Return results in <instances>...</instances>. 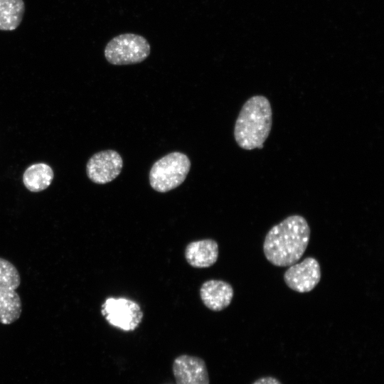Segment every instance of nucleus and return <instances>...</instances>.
<instances>
[{
    "label": "nucleus",
    "mask_w": 384,
    "mask_h": 384,
    "mask_svg": "<svg viewBox=\"0 0 384 384\" xmlns=\"http://www.w3.org/2000/svg\"><path fill=\"white\" fill-rule=\"evenodd\" d=\"M310 233L309 224L303 216H288L266 234L263 242L266 259L277 267H289L296 263L308 246Z\"/></svg>",
    "instance_id": "f257e3e1"
},
{
    "label": "nucleus",
    "mask_w": 384,
    "mask_h": 384,
    "mask_svg": "<svg viewBox=\"0 0 384 384\" xmlns=\"http://www.w3.org/2000/svg\"><path fill=\"white\" fill-rule=\"evenodd\" d=\"M272 108L268 99L255 95L242 107L236 119L234 137L243 149H261L272 127Z\"/></svg>",
    "instance_id": "f03ea898"
},
{
    "label": "nucleus",
    "mask_w": 384,
    "mask_h": 384,
    "mask_svg": "<svg viewBox=\"0 0 384 384\" xmlns=\"http://www.w3.org/2000/svg\"><path fill=\"white\" fill-rule=\"evenodd\" d=\"M190 168L191 161L185 154L169 153L153 164L149 172L150 185L157 192L171 191L184 181Z\"/></svg>",
    "instance_id": "7ed1b4c3"
},
{
    "label": "nucleus",
    "mask_w": 384,
    "mask_h": 384,
    "mask_svg": "<svg viewBox=\"0 0 384 384\" xmlns=\"http://www.w3.org/2000/svg\"><path fill=\"white\" fill-rule=\"evenodd\" d=\"M150 52V44L144 36L127 33L112 38L105 46L104 55L110 64L124 65L142 63Z\"/></svg>",
    "instance_id": "20e7f679"
},
{
    "label": "nucleus",
    "mask_w": 384,
    "mask_h": 384,
    "mask_svg": "<svg viewBox=\"0 0 384 384\" xmlns=\"http://www.w3.org/2000/svg\"><path fill=\"white\" fill-rule=\"evenodd\" d=\"M101 313L111 326L124 331L135 330L144 316L139 304L126 298H107L102 305Z\"/></svg>",
    "instance_id": "39448f33"
},
{
    "label": "nucleus",
    "mask_w": 384,
    "mask_h": 384,
    "mask_svg": "<svg viewBox=\"0 0 384 384\" xmlns=\"http://www.w3.org/2000/svg\"><path fill=\"white\" fill-rule=\"evenodd\" d=\"M321 277L319 262L308 257L299 263H294L285 271L284 280L291 289L306 293L313 290L320 282Z\"/></svg>",
    "instance_id": "423d86ee"
},
{
    "label": "nucleus",
    "mask_w": 384,
    "mask_h": 384,
    "mask_svg": "<svg viewBox=\"0 0 384 384\" xmlns=\"http://www.w3.org/2000/svg\"><path fill=\"white\" fill-rule=\"evenodd\" d=\"M123 161L114 150H104L95 153L86 165L87 176L90 181L97 184L111 182L121 173Z\"/></svg>",
    "instance_id": "0eeeda50"
},
{
    "label": "nucleus",
    "mask_w": 384,
    "mask_h": 384,
    "mask_svg": "<svg viewBox=\"0 0 384 384\" xmlns=\"http://www.w3.org/2000/svg\"><path fill=\"white\" fill-rule=\"evenodd\" d=\"M176 384H209L208 368L201 358L183 354L172 365Z\"/></svg>",
    "instance_id": "6e6552de"
},
{
    "label": "nucleus",
    "mask_w": 384,
    "mask_h": 384,
    "mask_svg": "<svg viewBox=\"0 0 384 384\" xmlns=\"http://www.w3.org/2000/svg\"><path fill=\"white\" fill-rule=\"evenodd\" d=\"M234 291L228 282L210 279L201 287L200 296L203 304L215 311H222L228 307L233 299Z\"/></svg>",
    "instance_id": "1a4fd4ad"
},
{
    "label": "nucleus",
    "mask_w": 384,
    "mask_h": 384,
    "mask_svg": "<svg viewBox=\"0 0 384 384\" xmlns=\"http://www.w3.org/2000/svg\"><path fill=\"white\" fill-rule=\"evenodd\" d=\"M218 245L212 239L193 241L185 249V258L188 263L197 268L209 267L218 257Z\"/></svg>",
    "instance_id": "9d476101"
},
{
    "label": "nucleus",
    "mask_w": 384,
    "mask_h": 384,
    "mask_svg": "<svg viewBox=\"0 0 384 384\" xmlns=\"http://www.w3.org/2000/svg\"><path fill=\"white\" fill-rule=\"evenodd\" d=\"M54 178L53 169L47 164L37 163L29 166L23 172V183L31 192H41L51 184Z\"/></svg>",
    "instance_id": "9b49d317"
},
{
    "label": "nucleus",
    "mask_w": 384,
    "mask_h": 384,
    "mask_svg": "<svg viewBox=\"0 0 384 384\" xmlns=\"http://www.w3.org/2000/svg\"><path fill=\"white\" fill-rule=\"evenodd\" d=\"M24 13L23 0H0V31L16 30L20 26Z\"/></svg>",
    "instance_id": "f8f14e48"
},
{
    "label": "nucleus",
    "mask_w": 384,
    "mask_h": 384,
    "mask_svg": "<svg viewBox=\"0 0 384 384\" xmlns=\"http://www.w3.org/2000/svg\"><path fill=\"white\" fill-rule=\"evenodd\" d=\"M21 311V300L16 290L0 289V323L7 325L15 322Z\"/></svg>",
    "instance_id": "ddd939ff"
},
{
    "label": "nucleus",
    "mask_w": 384,
    "mask_h": 384,
    "mask_svg": "<svg viewBox=\"0 0 384 384\" xmlns=\"http://www.w3.org/2000/svg\"><path fill=\"white\" fill-rule=\"evenodd\" d=\"M21 284L16 267L9 260L0 257V289L16 290Z\"/></svg>",
    "instance_id": "4468645a"
},
{
    "label": "nucleus",
    "mask_w": 384,
    "mask_h": 384,
    "mask_svg": "<svg viewBox=\"0 0 384 384\" xmlns=\"http://www.w3.org/2000/svg\"><path fill=\"white\" fill-rule=\"evenodd\" d=\"M252 384H282L277 378L272 376H264L255 380Z\"/></svg>",
    "instance_id": "2eb2a0df"
}]
</instances>
